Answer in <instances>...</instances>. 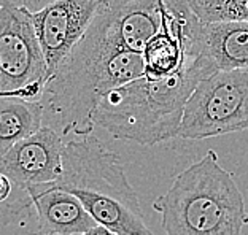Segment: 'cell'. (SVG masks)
Returning <instances> with one entry per match:
<instances>
[{
  "instance_id": "cell-1",
  "label": "cell",
  "mask_w": 248,
  "mask_h": 235,
  "mask_svg": "<svg viewBox=\"0 0 248 235\" xmlns=\"http://www.w3.org/2000/svg\"><path fill=\"white\" fill-rule=\"evenodd\" d=\"M102 5V3H100ZM145 76L142 53L118 40L102 7L56 72L45 81L38 103L43 126L61 137H86L94 131L93 115L107 94Z\"/></svg>"
},
{
  "instance_id": "cell-2",
  "label": "cell",
  "mask_w": 248,
  "mask_h": 235,
  "mask_svg": "<svg viewBox=\"0 0 248 235\" xmlns=\"http://www.w3.org/2000/svg\"><path fill=\"white\" fill-rule=\"evenodd\" d=\"M217 72L204 58L188 60L178 73L151 80L137 78L113 89L93 115L94 126L113 138L155 147L178 137L186 100L202 78Z\"/></svg>"
},
{
  "instance_id": "cell-3",
  "label": "cell",
  "mask_w": 248,
  "mask_h": 235,
  "mask_svg": "<svg viewBox=\"0 0 248 235\" xmlns=\"http://www.w3.org/2000/svg\"><path fill=\"white\" fill-rule=\"evenodd\" d=\"M153 208L166 235H242L248 224L244 195L213 149L175 175Z\"/></svg>"
},
{
  "instance_id": "cell-4",
  "label": "cell",
  "mask_w": 248,
  "mask_h": 235,
  "mask_svg": "<svg viewBox=\"0 0 248 235\" xmlns=\"http://www.w3.org/2000/svg\"><path fill=\"white\" fill-rule=\"evenodd\" d=\"M48 186L77 197L95 224L116 235H153L121 158L93 133L65 143L61 175Z\"/></svg>"
},
{
  "instance_id": "cell-5",
  "label": "cell",
  "mask_w": 248,
  "mask_h": 235,
  "mask_svg": "<svg viewBox=\"0 0 248 235\" xmlns=\"http://www.w3.org/2000/svg\"><path fill=\"white\" fill-rule=\"evenodd\" d=\"M248 129V70L213 72L186 100L178 137L205 140Z\"/></svg>"
},
{
  "instance_id": "cell-6",
  "label": "cell",
  "mask_w": 248,
  "mask_h": 235,
  "mask_svg": "<svg viewBox=\"0 0 248 235\" xmlns=\"http://www.w3.org/2000/svg\"><path fill=\"white\" fill-rule=\"evenodd\" d=\"M46 80V60L32 15L0 7V92H16Z\"/></svg>"
},
{
  "instance_id": "cell-7",
  "label": "cell",
  "mask_w": 248,
  "mask_h": 235,
  "mask_svg": "<svg viewBox=\"0 0 248 235\" xmlns=\"http://www.w3.org/2000/svg\"><path fill=\"white\" fill-rule=\"evenodd\" d=\"M100 3L102 0H56L32 15L38 43L46 60V80L80 42L97 15Z\"/></svg>"
},
{
  "instance_id": "cell-8",
  "label": "cell",
  "mask_w": 248,
  "mask_h": 235,
  "mask_svg": "<svg viewBox=\"0 0 248 235\" xmlns=\"http://www.w3.org/2000/svg\"><path fill=\"white\" fill-rule=\"evenodd\" d=\"M65 143L51 127L42 126L31 137L16 143L0 161V172L5 173L13 188L22 192L27 189L53 184L62 170V153Z\"/></svg>"
},
{
  "instance_id": "cell-9",
  "label": "cell",
  "mask_w": 248,
  "mask_h": 235,
  "mask_svg": "<svg viewBox=\"0 0 248 235\" xmlns=\"http://www.w3.org/2000/svg\"><path fill=\"white\" fill-rule=\"evenodd\" d=\"M33 206L42 235H81L95 226V221L81 202L64 189L40 186L27 189L24 197H18L7 205L11 215L22 213Z\"/></svg>"
},
{
  "instance_id": "cell-10",
  "label": "cell",
  "mask_w": 248,
  "mask_h": 235,
  "mask_svg": "<svg viewBox=\"0 0 248 235\" xmlns=\"http://www.w3.org/2000/svg\"><path fill=\"white\" fill-rule=\"evenodd\" d=\"M191 56L204 58L217 72L248 70V22H199Z\"/></svg>"
},
{
  "instance_id": "cell-11",
  "label": "cell",
  "mask_w": 248,
  "mask_h": 235,
  "mask_svg": "<svg viewBox=\"0 0 248 235\" xmlns=\"http://www.w3.org/2000/svg\"><path fill=\"white\" fill-rule=\"evenodd\" d=\"M102 10L118 40L142 53L162 22V0H102Z\"/></svg>"
},
{
  "instance_id": "cell-12",
  "label": "cell",
  "mask_w": 248,
  "mask_h": 235,
  "mask_svg": "<svg viewBox=\"0 0 248 235\" xmlns=\"http://www.w3.org/2000/svg\"><path fill=\"white\" fill-rule=\"evenodd\" d=\"M43 126V110L37 100L0 97V161L19 143Z\"/></svg>"
},
{
  "instance_id": "cell-13",
  "label": "cell",
  "mask_w": 248,
  "mask_h": 235,
  "mask_svg": "<svg viewBox=\"0 0 248 235\" xmlns=\"http://www.w3.org/2000/svg\"><path fill=\"white\" fill-rule=\"evenodd\" d=\"M180 2L201 22H248V0H180Z\"/></svg>"
},
{
  "instance_id": "cell-14",
  "label": "cell",
  "mask_w": 248,
  "mask_h": 235,
  "mask_svg": "<svg viewBox=\"0 0 248 235\" xmlns=\"http://www.w3.org/2000/svg\"><path fill=\"white\" fill-rule=\"evenodd\" d=\"M56 0H0V7H11V8H22L29 11L31 15L48 7L49 3Z\"/></svg>"
},
{
  "instance_id": "cell-15",
  "label": "cell",
  "mask_w": 248,
  "mask_h": 235,
  "mask_svg": "<svg viewBox=\"0 0 248 235\" xmlns=\"http://www.w3.org/2000/svg\"><path fill=\"white\" fill-rule=\"evenodd\" d=\"M43 85L45 83H35V85H31L16 92H0V97H21L26 100H37L38 102V99L42 96Z\"/></svg>"
},
{
  "instance_id": "cell-16",
  "label": "cell",
  "mask_w": 248,
  "mask_h": 235,
  "mask_svg": "<svg viewBox=\"0 0 248 235\" xmlns=\"http://www.w3.org/2000/svg\"><path fill=\"white\" fill-rule=\"evenodd\" d=\"M11 192H13V183L10 181V178L5 173L0 172V204L7 202Z\"/></svg>"
},
{
  "instance_id": "cell-17",
  "label": "cell",
  "mask_w": 248,
  "mask_h": 235,
  "mask_svg": "<svg viewBox=\"0 0 248 235\" xmlns=\"http://www.w3.org/2000/svg\"><path fill=\"white\" fill-rule=\"evenodd\" d=\"M81 235H116V234H115V232H111V231H108V229L104 227V226L95 224L93 229H89L88 232H84V234H81Z\"/></svg>"
},
{
  "instance_id": "cell-18",
  "label": "cell",
  "mask_w": 248,
  "mask_h": 235,
  "mask_svg": "<svg viewBox=\"0 0 248 235\" xmlns=\"http://www.w3.org/2000/svg\"><path fill=\"white\" fill-rule=\"evenodd\" d=\"M32 235H42V234H32Z\"/></svg>"
}]
</instances>
